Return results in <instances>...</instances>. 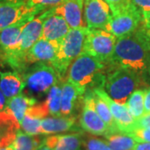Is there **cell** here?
<instances>
[{"label":"cell","instance_id":"obj_1","mask_svg":"<svg viewBox=\"0 0 150 150\" xmlns=\"http://www.w3.org/2000/svg\"><path fill=\"white\" fill-rule=\"evenodd\" d=\"M150 33L141 23L134 32L119 38L108 64L112 68H126L141 74L149 67Z\"/></svg>","mask_w":150,"mask_h":150},{"label":"cell","instance_id":"obj_2","mask_svg":"<svg viewBox=\"0 0 150 150\" xmlns=\"http://www.w3.org/2000/svg\"><path fill=\"white\" fill-rule=\"evenodd\" d=\"M104 67L105 64L95 57L82 53L69 66L67 81L84 93L88 88L92 89L103 88L105 77L102 74V71Z\"/></svg>","mask_w":150,"mask_h":150},{"label":"cell","instance_id":"obj_3","mask_svg":"<svg viewBox=\"0 0 150 150\" xmlns=\"http://www.w3.org/2000/svg\"><path fill=\"white\" fill-rule=\"evenodd\" d=\"M88 29V27L70 28L69 32L59 43L57 55L51 65L60 79H64L71 64L83 53Z\"/></svg>","mask_w":150,"mask_h":150},{"label":"cell","instance_id":"obj_4","mask_svg":"<svg viewBox=\"0 0 150 150\" xmlns=\"http://www.w3.org/2000/svg\"><path fill=\"white\" fill-rule=\"evenodd\" d=\"M48 14V9L35 17L23 28L16 48L4 57V60L16 71L23 72L25 69L24 56L33 45L41 38L43 22Z\"/></svg>","mask_w":150,"mask_h":150},{"label":"cell","instance_id":"obj_5","mask_svg":"<svg viewBox=\"0 0 150 150\" xmlns=\"http://www.w3.org/2000/svg\"><path fill=\"white\" fill-rule=\"evenodd\" d=\"M140 84V75L126 68H113L105 76L103 89L108 96L124 105L129 96Z\"/></svg>","mask_w":150,"mask_h":150},{"label":"cell","instance_id":"obj_6","mask_svg":"<svg viewBox=\"0 0 150 150\" xmlns=\"http://www.w3.org/2000/svg\"><path fill=\"white\" fill-rule=\"evenodd\" d=\"M22 73L25 88L33 94L48 93L49 89L59 83V74L48 63L33 64Z\"/></svg>","mask_w":150,"mask_h":150},{"label":"cell","instance_id":"obj_7","mask_svg":"<svg viewBox=\"0 0 150 150\" xmlns=\"http://www.w3.org/2000/svg\"><path fill=\"white\" fill-rule=\"evenodd\" d=\"M116 41L117 38L111 33L102 29L88 28L83 53L92 55L104 64H108L113 54Z\"/></svg>","mask_w":150,"mask_h":150},{"label":"cell","instance_id":"obj_8","mask_svg":"<svg viewBox=\"0 0 150 150\" xmlns=\"http://www.w3.org/2000/svg\"><path fill=\"white\" fill-rule=\"evenodd\" d=\"M142 21V13L129 1L127 4L112 13L109 33L117 38H122L134 32L139 27Z\"/></svg>","mask_w":150,"mask_h":150},{"label":"cell","instance_id":"obj_9","mask_svg":"<svg viewBox=\"0 0 150 150\" xmlns=\"http://www.w3.org/2000/svg\"><path fill=\"white\" fill-rule=\"evenodd\" d=\"M83 13L88 28L109 32L112 12L104 0H84Z\"/></svg>","mask_w":150,"mask_h":150},{"label":"cell","instance_id":"obj_10","mask_svg":"<svg viewBox=\"0 0 150 150\" xmlns=\"http://www.w3.org/2000/svg\"><path fill=\"white\" fill-rule=\"evenodd\" d=\"M79 123L86 132L97 136H106L110 134V129L95 110L93 98V91L86 92L83 98V106L81 112Z\"/></svg>","mask_w":150,"mask_h":150},{"label":"cell","instance_id":"obj_11","mask_svg":"<svg viewBox=\"0 0 150 150\" xmlns=\"http://www.w3.org/2000/svg\"><path fill=\"white\" fill-rule=\"evenodd\" d=\"M44 11L26 2L18 4L0 3V31L27 17H36Z\"/></svg>","mask_w":150,"mask_h":150},{"label":"cell","instance_id":"obj_12","mask_svg":"<svg viewBox=\"0 0 150 150\" xmlns=\"http://www.w3.org/2000/svg\"><path fill=\"white\" fill-rule=\"evenodd\" d=\"M93 91L108 104L118 133L127 134L134 130L135 119L132 117L125 104H119L112 100L102 87L95 88L93 89Z\"/></svg>","mask_w":150,"mask_h":150},{"label":"cell","instance_id":"obj_13","mask_svg":"<svg viewBox=\"0 0 150 150\" xmlns=\"http://www.w3.org/2000/svg\"><path fill=\"white\" fill-rule=\"evenodd\" d=\"M70 27L61 15L54 12V8L48 9V14L43 22L41 38L59 43L69 32Z\"/></svg>","mask_w":150,"mask_h":150},{"label":"cell","instance_id":"obj_14","mask_svg":"<svg viewBox=\"0 0 150 150\" xmlns=\"http://www.w3.org/2000/svg\"><path fill=\"white\" fill-rule=\"evenodd\" d=\"M59 44L43 38L38 39L24 56L25 69L35 63H48L54 61L59 49Z\"/></svg>","mask_w":150,"mask_h":150},{"label":"cell","instance_id":"obj_15","mask_svg":"<svg viewBox=\"0 0 150 150\" xmlns=\"http://www.w3.org/2000/svg\"><path fill=\"white\" fill-rule=\"evenodd\" d=\"M83 4L84 0H64L54 9L64 18L70 28L86 27L83 19Z\"/></svg>","mask_w":150,"mask_h":150},{"label":"cell","instance_id":"obj_16","mask_svg":"<svg viewBox=\"0 0 150 150\" xmlns=\"http://www.w3.org/2000/svg\"><path fill=\"white\" fill-rule=\"evenodd\" d=\"M35 17H27L0 31V54L4 59L16 48L23 28Z\"/></svg>","mask_w":150,"mask_h":150},{"label":"cell","instance_id":"obj_17","mask_svg":"<svg viewBox=\"0 0 150 150\" xmlns=\"http://www.w3.org/2000/svg\"><path fill=\"white\" fill-rule=\"evenodd\" d=\"M49 114L45 103H35L28 109L27 112L20 123L24 133L29 135H38L41 133V121Z\"/></svg>","mask_w":150,"mask_h":150},{"label":"cell","instance_id":"obj_18","mask_svg":"<svg viewBox=\"0 0 150 150\" xmlns=\"http://www.w3.org/2000/svg\"><path fill=\"white\" fill-rule=\"evenodd\" d=\"M42 143L52 150H85L83 138L79 134L50 136Z\"/></svg>","mask_w":150,"mask_h":150},{"label":"cell","instance_id":"obj_19","mask_svg":"<svg viewBox=\"0 0 150 150\" xmlns=\"http://www.w3.org/2000/svg\"><path fill=\"white\" fill-rule=\"evenodd\" d=\"M84 93V92L82 91L72 83L69 81L64 82L62 83L61 116H70Z\"/></svg>","mask_w":150,"mask_h":150},{"label":"cell","instance_id":"obj_20","mask_svg":"<svg viewBox=\"0 0 150 150\" xmlns=\"http://www.w3.org/2000/svg\"><path fill=\"white\" fill-rule=\"evenodd\" d=\"M76 118L71 116H54L44 118L41 121L42 134H50L77 130Z\"/></svg>","mask_w":150,"mask_h":150},{"label":"cell","instance_id":"obj_21","mask_svg":"<svg viewBox=\"0 0 150 150\" xmlns=\"http://www.w3.org/2000/svg\"><path fill=\"white\" fill-rule=\"evenodd\" d=\"M25 88V83L18 72H5L0 74V89L7 99L22 93Z\"/></svg>","mask_w":150,"mask_h":150},{"label":"cell","instance_id":"obj_22","mask_svg":"<svg viewBox=\"0 0 150 150\" xmlns=\"http://www.w3.org/2000/svg\"><path fill=\"white\" fill-rule=\"evenodd\" d=\"M35 103H37L35 98L20 93L8 100L5 110L10 112L20 124L28 109Z\"/></svg>","mask_w":150,"mask_h":150},{"label":"cell","instance_id":"obj_23","mask_svg":"<svg viewBox=\"0 0 150 150\" xmlns=\"http://www.w3.org/2000/svg\"><path fill=\"white\" fill-rule=\"evenodd\" d=\"M111 150H133L137 142L129 135L122 133H112L105 136Z\"/></svg>","mask_w":150,"mask_h":150},{"label":"cell","instance_id":"obj_24","mask_svg":"<svg viewBox=\"0 0 150 150\" xmlns=\"http://www.w3.org/2000/svg\"><path fill=\"white\" fill-rule=\"evenodd\" d=\"M93 104H94L95 110L98 112V114L99 115V117L102 118L103 121L106 123L108 127L109 128L110 134L118 133L115 122L112 118V113L110 112V109H109L107 103L104 102L100 97L98 96L96 93H94L93 91Z\"/></svg>","mask_w":150,"mask_h":150},{"label":"cell","instance_id":"obj_25","mask_svg":"<svg viewBox=\"0 0 150 150\" xmlns=\"http://www.w3.org/2000/svg\"><path fill=\"white\" fill-rule=\"evenodd\" d=\"M125 105L134 119L141 118L144 114V91L135 90L129 96Z\"/></svg>","mask_w":150,"mask_h":150},{"label":"cell","instance_id":"obj_26","mask_svg":"<svg viewBox=\"0 0 150 150\" xmlns=\"http://www.w3.org/2000/svg\"><path fill=\"white\" fill-rule=\"evenodd\" d=\"M61 96L62 84L58 83L49 89L44 102L48 107L49 114L53 116H61Z\"/></svg>","mask_w":150,"mask_h":150},{"label":"cell","instance_id":"obj_27","mask_svg":"<svg viewBox=\"0 0 150 150\" xmlns=\"http://www.w3.org/2000/svg\"><path fill=\"white\" fill-rule=\"evenodd\" d=\"M42 141L37 135H29L18 129L14 141L15 150H37Z\"/></svg>","mask_w":150,"mask_h":150},{"label":"cell","instance_id":"obj_28","mask_svg":"<svg viewBox=\"0 0 150 150\" xmlns=\"http://www.w3.org/2000/svg\"><path fill=\"white\" fill-rule=\"evenodd\" d=\"M83 146L85 150H111L106 141L93 137L83 139Z\"/></svg>","mask_w":150,"mask_h":150},{"label":"cell","instance_id":"obj_29","mask_svg":"<svg viewBox=\"0 0 150 150\" xmlns=\"http://www.w3.org/2000/svg\"><path fill=\"white\" fill-rule=\"evenodd\" d=\"M127 134L137 143H150V128L135 129Z\"/></svg>","mask_w":150,"mask_h":150},{"label":"cell","instance_id":"obj_30","mask_svg":"<svg viewBox=\"0 0 150 150\" xmlns=\"http://www.w3.org/2000/svg\"><path fill=\"white\" fill-rule=\"evenodd\" d=\"M64 0H27V3L32 7H37L43 11H46L48 8H53L59 6Z\"/></svg>","mask_w":150,"mask_h":150},{"label":"cell","instance_id":"obj_31","mask_svg":"<svg viewBox=\"0 0 150 150\" xmlns=\"http://www.w3.org/2000/svg\"><path fill=\"white\" fill-rule=\"evenodd\" d=\"M144 128H150V113L144 114L141 118L135 119L134 129Z\"/></svg>","mask_w":150,"mask_h":150},{"label":"cell","instance_id":"obj_32","mask_svg":"<svg viewBox=\"0 0 150 150\" xmlns=\"http://www.w3.org/2000/svg\"><path fill=\"white\" fill-rule=\"evenodd\" d=\"M136 8H138L143 13L150 11V0H130Z\"/></svg>","mask_w":150,"mask_h":150},{"label":"cell","instance_id":"obj_33","mask_svg":"<svg viewBox=\"0 0 150 150\" xmlns=\"http://www.w3.org/2000/svg\"><path fill=\"white\" fill-rule=\"evenodd\" d=\"M109 6L110 10L112 13H114L115 11L119 9L123 6L127 4L130 0H104Z\"/></svg>","mask_w":150,"mask_h":150},{"label":"cell","instance_id":"obj_34","mask_svg":"<svg viewBox=\"0 0 150 150\" xmlns=\"http://www.w3.org/2000/svg\"><path fill=\"white\" fill-rule=\"evenodd\" d=\"M144 91V114L150 113V88Z\"/></svg>","mask_w":150,"mask_h":150},{"label":"cell","instance_id":"obj_35","mask_svg":"<svg viewBox=\"0 0 150 150\" xmlns=\"http://www.w3.org/2000/svg\"><path fill=\"white\" fill-rule=\"evenodd\" d=\"M142 24L147 30V32L150 33V11L143 13V21H142Z\"/></svg>","mask_w":150,"mask_h":150},{"label":"cell","instance_id":"obj_36","mask_svg":"<svg viewBox=\"0 0 150 150\" xmlns=\"http://www.w3.org/2000/svg\"><path fill=\"white\" fill-rule=\"evenodd\" d=\"M7 102L8 99L4 94V93L0 89V111H4L7 107Z\"/></svg>","mask_w":150,"mask_h":150},{"label":"cell","instance_id":"obj_37","mask_svg":"<svg viewBox=\"0 0 150 150\" xmlns=\"http://www.w3.org/2000/svg\"><path fill=\"white\" fill-rule=\"evenodd\" d=\"M133 150H150V143H138Z\"/></svg>","mask_w":150,"mask_h":150},{"label":"cell","instance_id":"obj_38","mask_svg":"<svg viewBox=\"0 0 150 150\" xmlns=\"http://www.w3.org/2000/svg\"><path fill=\"white\" fill-rule=\"evenodd\" d=\"M27 0H0V3H8V4H18L26 2Z\"/></svg>","mask_w":150,"mask_h":150},{"label":"cell","instance_id":"obj_39","mask_svg":"<svg viewBox=\"0 0 150 150\" xmlns=\"http://www.w3.org/2000/svg\"><path fill=\"white\" fill-rule=\"evenodd\" d=\"M0 150H15V145H14V143L8 145V146H5L2 149H0Z\"/></svg>","mask_w":150,"mask_h":150},{"label":"cell","instance_id":"obj_40","mask_svg":"<svg viewBox=\"0 0 150 150\" xmlns=\"http://www.w3.org/2000/svg\"><path fill=\"white\" fill-rule=\"evenodd\" d=\"M37 150H52L50 148H48V146H46L45 144H43V143H41L40 146L38 147V149Z\"/></svg>","mask_w":150,"mask_h":150},{"label":"cell","instance_id":"obj_41","mask_svg":"<svg viewBox=\"0 0 150 150\" xmlns=\"http://www.w3.org/2000/svg\"><path fill=\"white\" fill-rule=\"evenodd\" d=\"M0 74H1V73H0Z\"/></svg>","mask_w":150,"mask_h":150}]
</instances>
